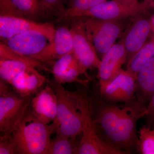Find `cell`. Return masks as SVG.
Wrapping results in <instances>:
<instances>
[{
	"label": "cell",
	"mask_w": 154,
	"mask_h": 154,
	"mask_svg": "<svg viewBox=\"0 0 154 154\" xmlns=\"http://www.w3.org/2000/svg\"><path fill=\"white\" fill-rule=\"evenodd\" d=\"M146 114V110L135 105L124 108L106 105L99 109L95 122L103 131L109 143L128 153L131 149L137 147V121Z\"/></svg>",
	"instance_id": "cell-1"
},
{
	"label": "cell",
	"mask_w": 154,
	"mask_h": 154,
	"mask_svg": "<svg viewBox=\"0 0 154 154\" xmlns=\"http://www.w3.org/2000/svg\"><path fill=\"white\" fill-rule=\"evenodd\" d=\"M54 133L51 124L42 123L27 108L10 134L17 154H46Z\"/></svg>",
	"instance_id": "cell-2"
},
{
	"label": "cell",
	"mask_w": 154,
	"mask_h": 154,
	"mask_svg": "<svg viewBox=\"0 0 154 154\" xmlns=\"http://www.w3.org/2000/svg\"><path fill=\"white\" fill-rule=\"evenodd\" d=\"M57 97V113L52 123L56 134L75 139L82 133V114L74 92L67 91L55 81L49 82Z\"/></svg>",
	"instance_id": "cell-3"
},
{
	"label": "cell",
	"mask_w": 154,
	"mask_h": 154,
	"mask_svg": "<svg viewBox=\"0 0 154 154\" xmlns=\"http://www.w3.org/2000/svg\"><path fill=\"white\" fill-rule=\"evenodd\" d=\"M82 114V136L76 154H125L127 153L116 148L100 138L93 118L91 102L88 95L74 92Z\"/></svg>",
	"instance_id": "cell-4"
},
{
	"label": "cell",
	"mask_w": 154,
	"mask_h": 154,
	"mask_svg": "<svg viewBox=\"0 0 154 154\" xmlns=\"http://www.w3.org/2000/svg\"><path fill=\"white\" fill-rule=\"evenodd\" d=\"M82 19L86 32L101 58L115 44L126 28V19L103 20L95 18Z\"/></svg>",
	"instance_id": "cell-5"
},
{
	"label": "cell",
	"mask_w": 154,
	"mask_h": 154,
	"mask_svg": "<svg viewBox=\"0 0 154 154\" xmlns=\"http://www.w3.org/2000/svg\"><path fill=\"white\" fill-rule=\"evenodd\" d=\"M8 83L0 81V131L10 134L30 106L32 96L23 97L12 91Z\"/></svg>",
	"instance_id": "cell-6"
},
{
	"label": "cell",
	"mask_w": 154,
	"mask_h": 154,
	"mask_svg": "<svg viewBox=\"0 0 154 154\" xmlns=\"http://www.w3.org/2000/svg\"><path fill=\"white\" fill-rule=\"evenodd\" d=\"M70 29L73 40L72 52L84 75L88 69L98 68L101 59L88 34L82 19H72Z\"/></svg>",
	"instance_id": "cell-7"
},
{
	"label": "cell",
	"mask_w": 154,
	"mask_h": 154,
	"mask_svg": "<svg viewBox=\"0 0 154 154\" xmlns=\"http://www.w3.org/2000/svg\"><path fill=\"white\" fill-rule=\"evenodd\" d=\"M143 13L141 3L131 5L119 0H107L85 11L77 18L87 17L103 20H118L136 17Z\"/></svg>",
	"instance_id": "cell-8"
},
{
	"label": "cell",
	"mask_w": 154,
	"mask_h": 154,
	"mask_svg": "<svg viewBox=\"0 0 154 154\" xmlns=\"http://www.w3.org/2000/svg\"><path fill=\"white\" fill-rule=\"evenodd\" d=\"M56 28L50 23H40L25 17L0 16V37L2 42L20 33L37 30L44 33L50 41L53 38Z\"/></svg>",
	"instance_id": "cell-9"
},
{
	"label": "cell",
	"mask_w": 154,
	"mask_h": 154,
	"mask_svg": "<svg viewBox=\"0 0 154 154\" xmlns=\"http://www.w3.org/2000/svg\"><path fill=\"white\" fill-rule=\"evenodd\" d=\"M126 60V50L121 41L102 56L98 67L101 97L107 86L122 70V67Z\"/></svg>",
	"instance_id": "cell-10"
},
{
	"label": "cell",
	"mask_w": 154,
	"mask_h": 154,
	"mask_svg": "<svg viewBox=\"0 0 154 154\" xmlns=\"http://www.w3.org/2000/svg\"><path fill=\"white\" fill-rule=\"evenodd\" d=\"M141 14L136 17L127 28L121 40L126 50L127 64L146 44L151 30V23Z\"/></svg>",
	"instance_id": "cell-11"
},
{
	"label": "cell",
	"mask_w": 154,
	"mask_h": 154,
	"mask_svg": "<svg viewBox=\"0 0 154 154\" xmlns=\"http://www.w3.org/2000/svg\"><path fill=\"white\" fill-rule=\"evenodd\" d=\"M72 36L70 29L62 26L56 28L54 37L44 49L30 57L41 63L56 60L72 51Z\"/></svg>",
	"instance_id": "cell-12"
},
{
	"label": "cell",
	"mask_w": 154,
	"mask_h": 154,
	"mask_svg": "<svg viewBox=\"0 0 154 154\" xmlns=\"http://www.w3.org/2000/svg\"><path fill=\"white\" fill-rule=\"evenodd\" d=\"M30 107L33 115L42 123L49 125L55 120L57 113V97L49 82L32 98Z\"/></svg>",
	"instance_id": "cell-13"
},
{
	"label": "cell",
	"mask_w": 154,
	"mask_h": 154,
	"mask_svg": "<svg viewBox=\"0 0 154 154\" xmlns=\"http://www.w3.org/2000/svg\"><path fill=\"white\" fill-rule=\"evenodd\" d=\"M49 42V38L44 33L30 30L17 34L3 42L15 52L31 57L41 52Z\"/></svg>",
	"instance_id": "cell-14"
},
{
	"label": "cell",
	"mask_w": 154,
	"mask_h": 154,
	"mask_svg": "<svg viewBox=\"0 0 154 154\" xmlns=\"http://www.w3.org/2000/svg\"><path fill=\"white\" fill-rule=\"evenodd\" d=\"M136 79L126 70H122L107 86L101 99L111 102H129L136 93Z\"/></svg>",
	"instance_id": "cell-15"
},
{
	"label": "cell",
	"mask_w": 154,
	"mask_h": 154,
	"mask_svg": "<svg viewBox=\"0 0 154 154\" xmlns=\"http://www.w3.org/2000/svg\"><path fill=\"white\" fill-rule=\"evenodd\" d=\"M49 82L36 67L31 66L21 72L9 85L20 96L28 97L37 94L45 84Z\"/></svg>",
	"instance_id": "cell-16"
},
{
	"label": "cell",
	"mask_w": 154,
	"mask_h": 154,
	"mask_svg": "<svg viewBox=\"0 0 154 154\" xmlns=\"http://www.w3.org/2000/svg\"><path fill=\"white\" fill-rule=\"evenodd\" d=\"M136 83L138 96L136 104L141 108H146L145 104L150 101L154 93V57L140 70Z\"/></svg>",
	"instance_id": "cell-17"
},
{
	"label": "cell",
	"mask_w": 154,
	"mask_h": 154,
	"mask_svg": "<svg viewBox=\"0 0 154 154\" xmlns=\"http://www.w3.org/2000/svg\"><path fill=\"white\" fill-rule=\"evenodd\" d=\"M41 63L36 60L29 62L17 60L0 59L1 79L10 84L21 72L30 67H42Z\"/></svg>",
	"instance_id": "cell-18"
},
{
	"label": "cell",
	"mask_w": 154,
	"mask_h": 154,
	"mask_svg": "<svg viewBox=\"0 0 154 154\" xmlns=\"http://www.w3.org/2000/svg\"><path fill=\"white\" fill-rule=\"evenodd\" d=\"M107 0H68L66 10L58 17V21L78 18L81 14Z\"/></svg>",
	"instance_id": "cell-19"
},
{
	"label": "cell",
	"mask_w": 154,
	"mask_h": 154,
	"mask_svg": "<svg viewBox=\"0 0 154 154\" xmlns=\"http://www.w3.org/2000/svg\"><path fill=\"white\" fill-rule=\"evenodd\" d=\"M154 57V39L146 43L127 64L126 70L135 79L140 69Z\"/></svg>",
	"instance_id": "cell-20"
},
{
	"label": "cell",
	"mask_w": 154,
	"mask_h": 154,
	"mask_svg": "<svg viewBox=\"0 0 154 154\" xmlns=\"http://www.w3.org/2000/svg\"><path fill=\"white\" fill-rule=\"evenodd\" d=\"M22 15L31 20L38 19L45 13L41 0H11Z\"/></svg>",
	"instance_id": "cell-21"
},
{
	"label": "cell",
	"mask_w": 154,
	"mask_h": 154,
	"mask_svg": "<svg viewBox=\"0 0 154 154\" xmlns=\"http://www.w3.org/2000/svg\"><path fill=\"white\" fill-rule=\"evenodd\" d=\"M74 139L56 134L51 140L46 154H76L77 147L74 143Z\"/></svg>",
	"instance_id": "cell-22"
},
{
	"label": "cell",
	"mask_w": 154,
	"mask_h": 154,
	"mask_svg": "<svg viewBox=\"0 0 154 154\" xmlns=\"http://www.w3.org/2000/svg\"><path fill=\"white\" fill-rule=\"evenodd\" d=\"M137 148L142 154H154V129L144 125L139 131Z\"/></svg>",
	"instance_id": "cell-23"
},
{
	"label": "cell",
	"mask_w": 154,
	"mask_h": 154,
	"mask_svg": "<svg viewBox=\"0 0 154 154\" xmlns=\"http://www.w3.org/2000/svg\"><path fill=\"white\" fill-rule=\"evenodd\" d=\"M45 13L55 14L58 17L66 10V0H41Z\"/></svg>",
	"instance_id": "cell-24"
},
{
	"label": "cell",
	"mask_w": 154,
	"mask_h": 154,
	"mask_svg": "<svg viewBox=\"0 0 154 154\" xmlns=\"http://www.w3.org/2000/svg\"><path fill=\"white\" fill-rule=\"evenodd\" d=\"M0 16L25 17L11 0H0Z\"/></svg>",
	"instance_id": "cell-25"
},
{
	"label": "cell",
	"mask_w": 154,
	"mask_h": 154,
	"mask_svg": "<svg viewBox=\"0 0 154 154\" xmlns=\"http://www.w3.org/2000/svg\"><path fill=\"white\" fill-rule=\"evenodd\" d=\"M14 154L17 151L10 134H2L0 137V154Z\"/></svg>",
	"instance_id": "cell-26"
},
{
	"label": "cell",
	"mask_w": 154,
	"mask_h": 154,
	"mask_svg": "<svg viewBox=\"0 0 154 154\" xmlns=\"http://www.w3.org/2000/svg\"><path fill=\"white\" fill-rule=\"evenodd\" d=\"M146 109L147 113L146 116L147 117L148 122L146 125L151 127L154 122V93L146 107Z\"/></svg>",
	"instance_id": "cell-27"
},
{
	"label": "cell",
	"mask_w": 154,
	"mask_h": 154,
	"mask_svg": "<svg viewBox=\"0 0 154 154\" xmlns=\"http://www.w3.org/2000/svg\"><path fill=\"white\" fill-rule=\"evenodd\" d=\"M152 1L153 0H143V2L141 3L144 12H145L146 10Z\"/></svg>",
	"instance_id": "cell-28"
},
{
	"label": "cell",
	"mask_w": 154,
	"mask_h": 154,
	"mask_svg": "<svg viewBox=\"0 0 154 154\" xmlns=\"http://www.w3.org/2000/svg\"><path fill=\"white\" fill-rule=\"evenodd\" d=\"M122 2L131 5H137L139 4V2L138 0H119Z\"/></svg>",
	"instance_id": "cell-29"
},
{
	"label": "cell",
	"mask_w": 154,
	"mask_h": 154,
	"mask_svg": "<svg viewBox=\"0 0 154 154\" xmlns=\"http://www.w3.org/2000/svg\"><path fill=\"white\" fill-rule=\"evenodd\" d=\"M151 25H152L154 27V16L153 18L152 19V21L151 22Z\"/></svg>",
	"instance_id": "cell-30"
}]
</instances>
